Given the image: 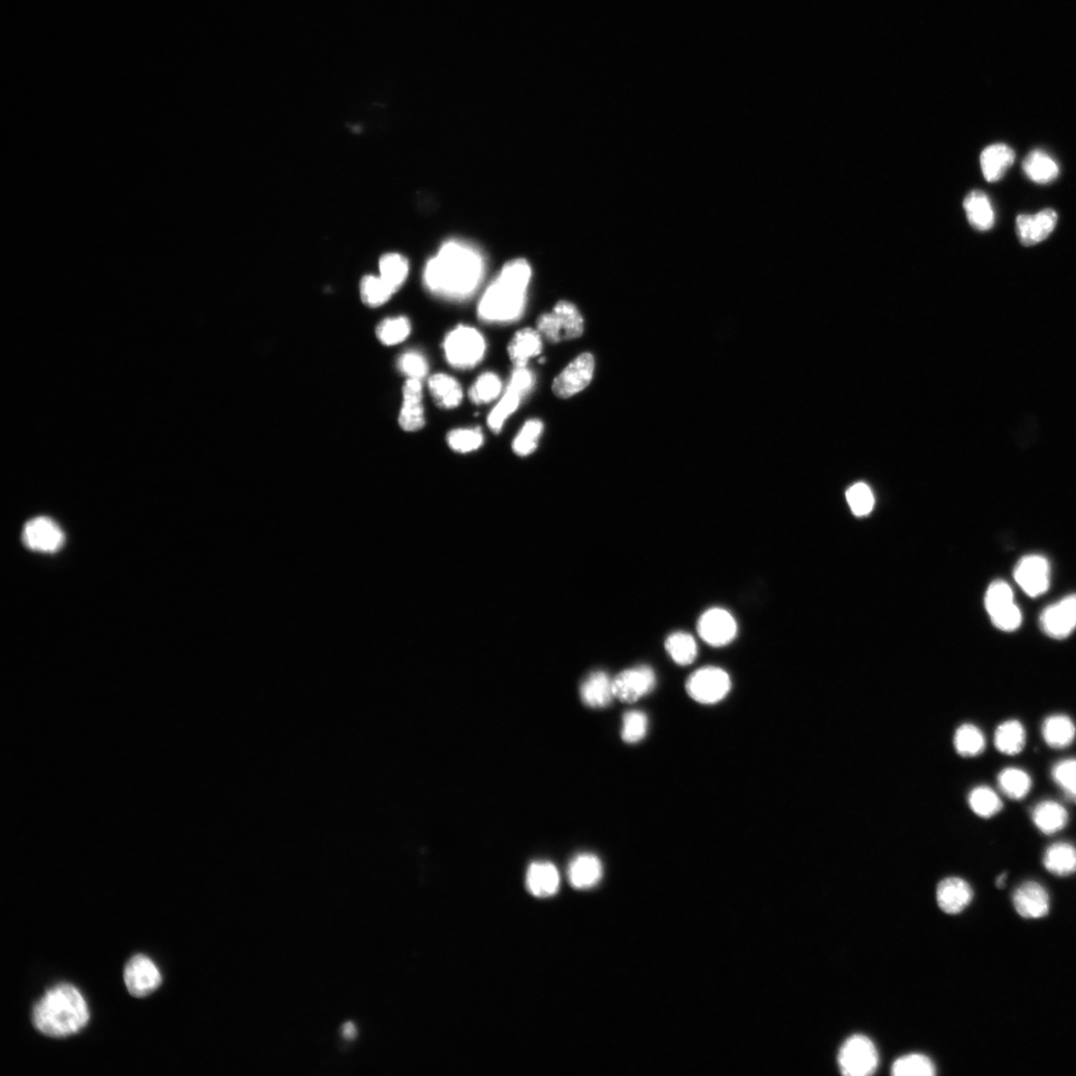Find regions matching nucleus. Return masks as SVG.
I'll return each mask as SVG.
<instances>
[{"instance_id": "nucleus-1", "label": "nucleus", "mask_w": 1076, "mask_h": 1076, "mask_svg": "<svg viewBox=\"0 0 1076 1076\" xmlns=\"http://www.w3.org/2000/svg\"><path fill=\"white\" fill-rule=\"evenodd\" d=\"M484 268V259L478 249L463 241L448 240L428 261L424 283L436 295L461 301L478 288Z\"/></svg>"}, {"instance_id": "nucleus-2", "label": "nucleus", "mask_w": 1076, "mask_h": 1076, "mask_svg": "<svg viewBox=\"0 0 1076 1076\" xmlns=\"http://www.w3.org/2000/svg\"><path fill=\"white\" fill-rule=\"evenodd\" d=\"M530 278L531 267L526 259H513L505 265L481 298V321L500 324L518 321L525 312Z\"/></svg>"}, {"instance_id": "nucleus-3", "label": "nucleus", "mask_w": 1076, "mask_h": 1076, "mask_svg": "<svg viewBox=\"0 0 1076 1076\" xmlns=\"http://www.w3.org/2000/svg\"><path fill=\"white\" fill-rule=\"evenodd\" d=\"M89 1019L86 999L70 984H60L46 991L32 1012V1023L37 1031L55 1038L80 1033Z\"/></svg>"}, {"instance_id": "nucleus-4", "label": "nucleus", "mask_w": 1076, "mask_h": 1076, "mask_svg": "<svg viewBox=\"0 0 1076 1076\" xmlns=\"http://www.w3.org/2000/svg\"><path fill=\"white\" fill-rule=\"evenodd\" d=\"M444 350L447 361L452 367L472 369L484 357L485 341L483 335L473 327L460 325L447 335Z\"/></svg>"}, {"instance_id": "nucleus-5", "label": "nucleus", "mask_w": 1076, "mask_h": 1076, "mask_svg": "<svg viewBox=\"0 0 1076 1076\" xmlns=\"http://www.w3.org/2000/svg\"><path fill=\"white\" fill-rule=\"evenodd\" d=\"M538 330L552 343L574 340L582 336L584 321L576 306L559 302L549 313L538 317Z\"/></svg>"}, {"instance_id": "nucleus-6", "label": "nucleus", "mask_w": 1076, "mask_h": 1076, "mask_svg": "<svg viewBox=\"0 0 1076 1076\" xmlns=\"http://www.w3.org/2000/svg\"><path fill=\"white\" fill-rule=\"evenodd\" d=\"M985 607L991 622L999 630L1016 631L1022 624L1023 615L1015 602L1013 589L1004 580H996L989 586Z\"/></svg>"}, {"instance_id": "nucleus-7", "label": "nucleus", "mask_w": 1076, "mask_h": 1076, "mask_svg": "<svg viewBox=\"0 0 1076 1076\" xmlns=\"http://www.w3.org/2000/svg\"><path fill=\"white\" fill-rule=\"evenodd\" d=\"M879 1062L878 1052L870 1038L855 1035L847 1038L838 1053V1065L842 1074L847 1076H868L873 1074Z\"/></svg>"}, {"instance_id": "nucleus-8", "label": "nucleus", "mask_w": 1076, "mask_h": 1076, "mask_svg": "<svg viewBox=\"0 0 1076 1076\" xmlns=\"http://www.w3.org/2000/svg\"><path fill=\"white\" fill-rule=\"evenodd\" d=\"M686 689L690 697L698 703L712 705L719 703L731 689V679L728 673L717 667H706L692 674Z\"/></svg>"}, {"instance_id": "nucleus-9", "label": "nucleus", "mask_w": 1076, "mask_h": 1076, "mask_svg": "<svg viewBox=\"0 0 1076 1076\" xmlns=\"http://www.w3.org/2000/svg\"><path fill=\"white\" fill-rule=\"evenodd\" d=\"M594 368L595 360L592 354L579 355L555 379L552 384V391L556 397L561 399H568L576 395L592 383Z\"/></svg>"}, {"instance_id": "nucleus-10", "label": "nucleus", "mask_w": 1076, "mask_h": 1076, "mask_svg": "<svg viewBox=\"0 0 1076 1076\" xmlns=\"http://www.w3.org/2000/svg\"><path fill=\"white\" fill-rule=\"evenodd\" d=\"M1017 583L1031 597H1037L1049 591L1051 585V565L1043 556L1031 555L1019 559L1014 570Z\"/></svg>"}, {"instance_id": "nucleus-11", "label": "nucleus", "mask_w": 1076, "mask_h": 1076, "mask_svg": "<svg viewBox=\"0 0 1076 1076\" xmlns=\"http://www.w3.org/2000/svg\"><path fill=\"white\" fill-rule=\"evenodd\" d=\"M124 981L131 995L144 998L154 993L161 986L163 979L151 959L136 955L127 963Z\"/></svg>"}, {"instance_id": "nucleus-12", "label": "nucleus", "mask_w": 1076, "mask_h": 1076, "mask_svg": "<svg viewBox=\"0 0 1076 1076\" xmlns=\"http://www.w3.org/2000/svg\"><path fill=\"white\" fill-rule=\"evenodd\" d=\"M1042 630L1053 639H1065L1076 629V594L1045 608L1040 617Z\"/></svg>"}, {"instance_id": "nucleus-13", "label": "nucleus", "mask_w": 1076, "mask_h": 1076, "mask_svg": "<svg viewBox=\"0 0 1076 1076\" xmlns=\"http://www.w3.org/2000/svg\"><path fill=\"white\" fill-rule=\"evenodd\" d=\"M655 684L656 676L648 666L625 670L613 679L614 697L625 703H634L649 694Z\"/></svg>"}, {"instance_id": "nucleus-14", "label": "nucleus", "mask_w": 1076, "mask_h": 1076, "mask_svg": "<svg viewBox=\"0 0 1076 1076\" xmlns=\"http://www.w3.org/2000/svg\"><path fill=\"white\" fill-rule=\"evenodd\" d=\"M23 542L32 550L55 552L63 546L64 533L51 519L39 517L25 523Z\"/></svg>"}, {"instance_id": "nucleus-15", "label": "nucleus", "mask_w": 1076, "mask_h": 1076, "mask_svg": "<svg viewBox=\"0 0 1076 1076\" xmlns=\"http://www.w3.org/2000/svg\"><path fill=\"white\" fill-rule=\"evenodd\" d=\"M737 629L734 617L722 608H712L701 615L698 622L701 638L715 647L731 643Z\"/></svg>"}, {"instance_id": "nucleus-16", "label": "nucleus", "mask_w": 1076, "mask_h": 1076, "mask_svg": "<svg viewBox=\"0 0 1076 1076\" xmlns=\"http://www.w3.org/2000/svg\"><path fill=\"white\" fill-rule=\"evenodd\" d=\"M1057 223V213L1046 209L1035 214H1019L1017 235L1025 247H1033L1049 238Z\"/></svg>"}, {"instance_id": "nucleus-17", "label": "nucleus", "mask_w": 1076, "mask_h": 1076, "mask_svg": "<svg viewBox=\"0 0 1076 1076\" xmlns=\"http://www.w3.org/2000/svg\"><path fill=\"white\" fill-rule=\"evenodd\" d=\"M1013 902L1017 912L1026 919L1043 918L1050 912V896L1044 887L1027 882L1015 891Z\"/></svg>"}, {"instance_id": "nucleus-18", "label": "nucleus", "mask_w": 1076, "mask_h": 1076, "mask_svg": "<svg viewBox=\"0 0 1076 1076\" xmlns=\"http://www.w3.org/2000/svg\"><path fill=\"white\" fill-rule=\"evenodd\" d=\"M422 384L417 379H408L403 387V405L400 411L399 424L406 432H416L425 426Z\"/></svg>"}, {"instance_id": "nucleus-19", "label": "nucleus", "mask_w": 1076, "mask_h": 1076, "mask_svg": "<svg viewBox=\"0 0 1076 1076\" xmlns=\"http://www.w3.org/2000/svg\"><path fill=\"white\" fill-rule=\"evenodd\" d=\"M972 895L974 893L970 884L959 877L945 878L936 893L940 909L950 915L965 910L972 900Z\"/></svg>"}, {"instance_id": "nucleus-20", "label": "nucleus", "mask_w": 1076, "mask_h": 1076, "mask_svg": "<svg viewBox=\"0 0 1076 1076\" xmlns=\"http://www.w3.org/2000/svg\"><path fill=\"white\" fill-rule=\"evenodd\" d=\"M1015 160L1016 153L1012 148L1006 144L990 145L981 155L982 175L990 183L999 182L1003 179Z\"/></svg>"}, {"instance_id": "nucleus-21", "label": "nucleus", "mask_w": 1076, "mask_h": 1076, "mask_svg": "<svg viewBox=\"0 0 1076 1076\" xmlns=\"http://www.w3.org/2000/svg\"><path fill=\"white\" fill-rule=\"evenodd\" d=\"M1032 819L1042 834L1053 836L1068 826L1070 814L1060 802L1046 800L1035 804Z\"/></svg>"}, {"instance_id": "nucleus-22", "label": "nucleus", "mask_w": 1076, "mask_h": 1076, "mask_svg": "<svg viewBox=\"0 0 1076 1076\" xmlns=\"http://www.w3.org/2000/svg\"><path fill=\"white\" fill-rule=\"evenodd\" d=\"M580 696L588 707L605 708L615 698L613 680L605 672H594L583 683L582 688H580Z\"/></svg>"}, {"instance_id": "nucleus-23", "label": "nucleus", "mask_w": 1076, "mask_h": 1076, "mask_svg": "<svg viewBox=\"0 0 1076 1076\" xmlns=\"http://www.w3.org/2000/svg\"><path fill=\"white\" fill-rule=\"evenodd\" d=\"M540 333L532 329L521 330L513 336L508 353L514 368H525L530 358L542 351Z\"/></svg>"}, {"instance_id": "nucleus-24", "label": "nucleus", "mask_w": 1076, "mask_h": 1076, "mask_svg": "<svg viewBox=\"0 0 1076 1076\" xmlns=\"http://www.w3.org/2000/svg\"><path fill=\"white\" fill-rule=\"evenodd\" d=\"M570 884L576 889H589L601 881L603 867L601 861L593 854L575 857L568 867Z\"/></svg>"}, {"instance_id": "nucleus-25", "label": "nucleus", "mask_w": 1076, "mask_h": 1076, "mask_svg": "<svg viewBox=\"0 0 1076 1076\" xmlns=\"http://www.w3.org/2000/svg\"><path fill=\"white\" fill-rule=\"evenodd\" d=\"M967 219L972 228L987 231L995 226L996 214L987 194L972 191L963 201Z\"/></svg>"}, {"instance_id": "nucleus-26", "label": "nucleus", "mask_w": 1076, "mask_h": 1076, "mask_svg": "<svg viewBox=\"0 0 1076 1076\" xmlns=\"http://www.w3.org/2000/svg\"><path fill=\"white\" fill-rule=\"evenodd\" d=\"M1042 735L1047 746L1054 750H1063L1073 743L1076 727L1069 716L1055 714L1044 719Z\"/></svg>"}, {"instance_id": "nucleus-27", "label": "nucleus", "mask_w": 1076, "mask_h": 1076, "mask_svg": "<svg viewBox=\"0 0 1076 1076\" xmlns=\"http://www.w3.org/2000/svg\"><path fill=\"white\" fill-rule=\"evenodd\" d=\"M560 877L556 867L549 863L532 864L527 875L529 892L539 898L554 896L558 891Z\"/></svg>"}, {"instance_id": "nucleus-28", "label": "nucleus", "mask_w": 1076, "mask_h": 1076, "mask_svg": "<svg viewBox=\"0 0 1076 1076\" xmlns=\"http://www.w3.org/2000/svg\"><path fill=\"white\" fill-rule=\"evenodd\" d=\"M428 386L429 394L439 408L450 410L462 403V386L450 375L444 373L435 374L429 379Z\"/></svg>"}, {"instance_id": "nucleus-29", "label": "nucleus", "mask_w": 1076, "mask_h": 1076, "mask_svg": "<svg viewBox=\"0 0 1076 1076\" xmlns=\"http://www.w3.org/2000/svg\"><path fill=\"white\" fill-rule=\"evenodd\" d=\"M1044 865L1053 875H1072L1076 873V847L1070 842H1055L1046 848Z\"/></svg>"}, {"instance_id": "nucleus-30", "label": "nucleus", "mask_w": 1076, "mask_h": 1076, "mask_svg": "<svg viewBox=\"0 0 1076 1076\" xmlns=\"http://www.w3.org/2000/svg\"><path fill=\"white\" fill-rule=\"evenodd\" d=\"M994 743L997 750L1003 755L1021 754L1026 744V732L1024 725L1017 719L1006 720L998 726Z\"/></svg>"}, {"instance_id": "nucleus-31", "label": "nucleus", "mask_w": 1076, "mask_h": 1076, "mask_svg": "<svg viewBox=\"0 0 1076 1076\" xmlns=\"http://www.w3.org/2000/svg\"><path fill=\"white\" fill-rule=\"evenodd\" d=\"M1023 170L1029 180L1041 185L1053 182L1060 175L1059 165L1042 149H1035L1025 158Z\"/></svg>"}, {"instance_id": "nucleus-32", "label": "nucleus", "mask_w": 1076, "mask_h": 1076, "mask_svg": "<svg viewBox=\"0 0 1076 1076\" xmlns=\"http://www.w3.org/2000/svg\"><path fill=\"white\" fill-rule=\"evenodd\" d=\"M998 785L1009 800H1021L1032 791L1033 780L1023 769L1010 766L999 773Z\"/></svg>"}, {"instance_id": "nucleus-33", "label": "nucleus", "mask_w": 1076, "mask_h": 1076, "mask_svg": "<svg viewBox=\"0 0 1076 1076\" xmlns=\"http://www.w3.org/2000/svg\"><path fill=\"white\" fill-rule=\"evenodd\" d=\"M968 803L976 816L986 819L996 817L1004 808L999 795L988 785L972 789L968 795Z\"/></svg>"}, {"instance_id": "nucleus-34", "label": "nucleus", "mask_w": 1076, "mask_h": 1076, "mask_svg": "<svg viewBox=\"0 0 1076 1076\" xmlns=\"http://www.w3.org/2000/svg\"><path fill=\"white\" fill-rule=\"evenodd\" d=\"M954 746L963 757H976L985 751L986 737L977 726L963 724L954 736Z\"/></svg>"}, {"instance_id": "nucleus-35", "label": "nucleus", "mask_w": 1076, "mask_h": 1076, "mask_svg": "<svg viewBox=\"0 0 1076 1076\" xmlns=\"http://www.w3.org/2000/svg\"><path fill=\"white\" fill-rule=\"evenodd\" d=\"M665 647L671 658L681 666L690 665L697 657L696 641L687 633L672 634L665 643Z\"/></svg>"}, {"instance_id": "nucleus-36", "label": "nucleus", "mask_w": 1076, "mask_h": 1076, "mask_svg": "<svg viewBox=\"0 0 1076 1076\" xmlns=\"http://www.w3.org/2000/svg\"><path fill=\"white\" fill-rule=\"evenodd\" d=\"M379 267L381 277L397 293L409 274L407 258L399 254H387L381 258Z\"/></svg>"}, {"instance_id": "nucleus-37", "label": "nucleus", "mask_w": 1076, "mask_h": 1076, "mask_svg": "<svg viewBox=\"0 0 1076 1076\" xmlns=\"http://www.w3.org/2000/svg\"><path fill=\"white\" fill-rule=\"evenodd\" d=\"M523 397L525 396L520 392L508 386L503 397L497 406L493 409L488 418V426L492 432L495 434L501 432L505 420L518 410Z\"/></svg>"}, {"instance_id": "nucleus-38", "label": "nucleus", "mask_w": 1076, "mask_h": 1076, "mask_svg": "<svg viewBox=\"0 0 1076 1076\" xmlns=\"http://www.w3.org/2000/svg\"><path fill=\"white\" fill-rule=\"evenodd\" d=\"M895 1076H933L936 1066L928 1056L912 1053L901 1056L892 1065Z\"/></svg>"}, {"instance_id": "nucleus-39", "label": "nucleus", "mask_w": 1076, "mask_h": 1076, "mask_svg": "<svg viewBox=\"0 0 1076 1076\" xmlns=\"http://www.w3.org/2000/svg\"><path fill=\"white\" fill-rule=\"evenodd\" d=\"M360 294L365 304L379 307L386 303L395 292L381 276H367L361 280Z\"/></svg>"}, {"instance_id": "nucleus-40", "label": "nucleus", "mask_w": 1076, "mask_h": 1076, "mask_svg": "<svg viewBox=\"0 0 1076 1076\" xmlns=\"http://www.w3.org/2000/svg\"><path fill=\"white\" fill-rule=\"evenodd\" d=\"M502 389V383L497 374L486 372L476 379L469 396L475 405L488 404L500 396Z\"/></svg>"}, {"instance_id": "nucleus-41", "label": "nucleus", "mask_w": 1076, "mask_h": 1076, "mask_svg": "<svg viewBox=\"0 0 1076 1076\" xmlns=\"http://www.w3.org/2000/svg\"><path fill=\"white\" fill-rule=\"evenodd\" d=\"M544 432V423L538 419H531L526 422L513 439L512 451L520 457H527L535 452L538 447L540 436Z\"/></svg>"}, {"instance_id": "nucleus-42", "label": "nucleus", "mask_w": 1076, "mask_h": 1076, "mask_svg": "<svg viewBox=\"0 0 1076 1076\" xmlns=\"http://www.w3.org/2000/svg\"><path fill=\"white\" fill-rule=\"evenodd\" d=\"M411 332V323L403 316L383 321L376 330V335L384 345L392 346L405 341Z\"/></svg>"}, {"instance_id": "nucleus-43", "label": "nucleus", "mask_w": 1076, "mask_h": 1076, "mask_svg": "<svg viewBox=\"0 0 1076 1076\" xmlns=\"http://www.w3.org/2000/svg\"><path fill=\"white\" fill-rule=\"evenodd\" d=\"M447 442L448 447L457 453L466 454L474 452L478 450L484 443L482 429H453L448 434Z\"/></svg>"}, {"instance_id": "nucleus-44", "label": "nucleus", "mask_w": 1076, "mask_h": 1076, "mask_svg": "<svg viewBox=\"0 0 1076 1076\" xmlns=\"http://www.w3.org/2000/svg\"><path fill=\"white\" fill-rule=\"evenodd\" d=\"M1052 778L1066 799L1076 802V759H1065L1053 766Z\"/></svg>"}, {"instance_id": "nucleus-45", "label": "nucleus", "mask_w": 1076, "mask_h": 1076, "mask_svg": "<svg viewBox=\"0 0 1076 1076\" xmlns=\"http://www.w3.org/2000/svg\"><path fill=\"white\" fill-rule=\"evenodd\" d=\"M846 500L851 511L856 517H866L874 508V495L864 483H857L846 492Z\"/></svg>"}, {"instance_id": "nucleus-46", "label": "nucleus", "mask_w": 1076, "mask_h": 1076, "mask_svg": "<svg viewBox=\"0 0 1076 1076\" xmlns=\"http://www.w3.org/2000/svg\"><path fill=\"white\" fill-rule=\"evenodd\" d=\"M647 716L640 710H631L623 717L622 738L626 743H638L647 734Z\"/></svg>"}, {"instance_id": "nucleus-47", "label": "nucleus", "mask_w": 1076, "mask_h": 1076, "mask_svg": "<svg viewBox=\"0 0 1076 1076\" xmlns=\"http://www.w3.org/2000/svg\"><path fill=\"white\" fill-rule=\"evenodd\" d=\"M398 368L410 379L422 380L427 376L429 365L422 354L406 352L398 360Z\"/></svg>"}, {"instance_id": "nucleus-48", "label": "nucleus", "mask_w": 1076, "mask_h": 1076, "mask_svg": "<svg viewBox=\"0 0 1076 1076\" xmlns=\"http://www.w3.org/2000/svg\"><path fill=\"white\" fill-rule=\"evenodd\" d=\"M533 384H535V378H533L532 373L527 367L514 368L509 386L518 390L523 396H526L532 389Z\"/></svg>"}, {"instance_id": "nucleus-49", "label": "nucleus", "mask_w": 1076, "mask_h": 1076, "mask_svg": "<svg viewBox=\"0 0 1076 1076\" xmlns=\"http://www.w3.org/2000/svg\"><path fill=\"white\" fill-rule=\"evenodd\" d=\"M342 1035L348 1040H353L357 1035V1027L352 1022H348L343 1025Z\"/></svg>"}, {"instance_id": "nucleus-50", "label": "nucleus", "mask_w": 1076, "mask_h": 1076, "mask_svg": "<svg viewBox=\"0 0 1076 1076\" xmlns=\"http://www.w3.org/2000/svg\"><path fill=\"white\" fill-rule=\"evenodd\" d=\"M1007 878H1008V877H1007V874H1006V873H1004V874H1002V875H999V876L997 878V882H996L997 886H998V887H1004V886L1006 885Z\"/></svg>"}]
</instances>
